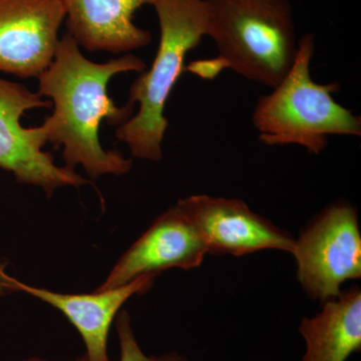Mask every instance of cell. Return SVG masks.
I'll return each instance as SVG.
<instances>
[{"mask_svg": "<svg viewBox=\"0 0 361 361\" xmlns=\"http://www.w3.org/2000/svg\"><path fill=\"white\" fill-rule=\"evenodd\" d=\"M65 18L63 0H0V71L39 78L54 61Z\"/></svg>", "mask_w": 361, "mask_h": 361, "instance_id": "cell-8", "label": "cell"}, {"mask_svg": "<svg viewBox=\"0 0 361 361\" xmlns=\"http://www.w3.org/2000/svg\"><path fill=\"white\" fill-rule=\"evenodd\" d=\"M25 361H51V360H44V358H40V357H30L27 358V360H25ZM70 361H92L90 360L89 356L87 355L80 356V357L75 358V360H70Z\"/></svg>", "mask_w": 361, "mask_h": 361, "instance_id": "cell-14", "label": "cell"}, {"mask_svg": "<svg viewBox=\"0 0 361 361\" xmlns=\"http://www.w3.org/2000/svg\"><path fill=\"white\" fill-rule=\"evenodd\" d=\"M51 102L40 99L25 85L0 78V168L13 173L21 184L42 188L47 197L63 187L89 184L80 174L59 167L54 156L42 148L47 142L44 123L25 128L21 116L37 108H51Z\"/></svg>", "mask_w": 361, "mask_h": 361, "instance_id": "cell-6", "label": "cell"}, {"mask_svg": "<svg viewBox=\"0 0 361 361\" xmlns=\"http://www.w3.org/2000/svg\"><path fill=\"white\" fill-rule=\"evenodd\" d=\"M177 206L200 233L208 253L243 256L293 250L295 239L240 199L193 195L178 201Z\"/></svg>", "mask_w": 361, "mask_h": 361, "instance_id": "cell-7", "label": "cell"}, {"mask_svg": "<svg viewBox=\"0 0 361 361\" xmlns=\"http://www.w3.org/2000/svg\"><path fill=\"white\" fill-rule=\"evenodd\" d=\"M207 253L200 233L176 204L123 254L94 291L116 288L142 275H157L171 268L193 269L202 264Z\"/></svg>", "mask_w": 361, "mask_h": 361, "instance_id": "cell-9", "label": "cell"}, {"mask_svg": "<svg viewBox=\"0 0 361 361\" xmlns=\"http://www.w3.org/2000/svg\"><path fill=\"white\" fill-rule=\"evenodd\" d=\"M206 37L223 68L274 87L290 70L298 40L290 0H205Z\"/></svg>", "mask_w": 361, "mask_h": 361, "instance_id": "cell-4", "label": "cell"}, {"mask_svg": "<svg viewBox=\"0 0 361 361\" xmlns=\"http://www.w3.org/2000/svg\"><path fill=\"white\" fill-rule=\"evenodd\" d=\"M303 361H346L361 349V291L355 286L324 301L322 311L303 318Z\"/></svg>", "mask_w": 361, "mask_h": 361, "instance_id": "cell-12", "label": "cell"}, {"mask_svg": "<svg viewBox=\"0 0 361 361\" xmlns=\"http://www.w3.org/2000/svg\"><path fill=\"white\" fill-rule=\"evenodd\" d=\"M315 37L298 40L293 65L269 94L259 97L252 123L267 146L297 145L311 155L326 149L332 135L360 137L361 118L336 101L337 82L319 84L311 75Z\"/></svg>", "mask_w": 361, "mask_h": 361, "instance_id": "cell-2", "label": "cell"}, {"mask_svg": "<svg viewBox=\"0 0 361 361\" xmlns=\"http://www.w3.org/2000/svg\"><path fill=\"white\" fill-rule=\"evenodd\" d=\"M160 26L155 59L130 87L128 104L139 103V111L116 130L130 154L141 160L158 161L169 127L166 104L184 71L185 59L206 37L208 13L205 0H155Z\"/></svg>", "mask_w": 361, "mask_h": 361, "instance_id": "cell-3", "label": "cell"}, {"mask_svg": "<svg viewBox=\"0 0 361 361\" xmlns=\"http://www.w3.org/2000/svg\"><path fill=\"white\" fill-rule=\"evenodd\" d=\"M157 275H142L129 283L90 294H66L23 283L9 276L0 265V294L23 292L61 311L78 330L92 361H110L109 334L123 304L134 295H142L153 286Z\"/></svg>", "mask_w": 361, "mask_h": 361, "instance_id": "cell-10", "label": "cell"}, {"mask_svg": "<svg viewBox=\"0 0 361 361\" xmlns=\"http://www.w3.org/2000/svg\"><path fill=\"white\" fill-rule=\"evenodd\" d=\"M155 0H63L66 35L87 51L126 54L152 42L135 23V13Z\"/></svg>", "mask_w": 361, "mask_h": 361, "instance_id": "cell-11", "label": "cell"}, {"mask_svg": "<svg viewBox=\"0 0 361 361\" xmlns=\"http://www.w3.org/2000/svg\"><path fill=\"white\" fill-rule=\"evenodd\" d=\"M116 329L120 341V361H189L186 356L177 353L147 355L137 343L129 313L126 310H121L116 315Z\"/></svg>", "mask_w": 361, "mask_h": 361, "instance_id": "cell-13", "label": "cell"}, {"mask_svg": "<svg viewBox=\"0 0 361 361\" xmlns=\"http://www.w3.org/2000/svg\"><path fill=\"white\" fill-rule=\"evenodd\" d=\"M147 65L132 54L94 63L82 56L71 35L59 39L51 66L39 77V96L49 97L54 113L44 121L47 142L63 147L66 167L82 166L92 179L106 174L122 176L132 170L133 161L116 149H104L99 142V126L123 125L134 114V104L116 106L108 92L111 78L122 73H142Z\"/></svg>", "mask_w": 361, "mask_h": 361, "instance_id": "cell-1", "label": "cell"}, {"mask_svg": "<svg viewBox=\"0 0 361 361\" xmlns=\"http://www.w3.org/2000/svg\"><path fill=\"white\" fill-rule=\"evenodd\" d=\"M292 255L304 291L316 300L336 298L341 285L361 277L357 212L348 202L327 207L295 239Z\"/></svg>", "mask_w": 361, "mask_h": 361, "instance_id": "cell-5", "label": "cell"}]
</instances>
